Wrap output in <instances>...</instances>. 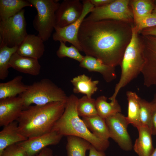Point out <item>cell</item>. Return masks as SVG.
I'll return each mask as SVG.
<instances>
[{"mask_svg": "<svg viewBox=\"0 0 156 156\" xmlns=\"http://www.w3.org/2000/svg\"><path fill=\"white\" fill-rule=\"evenodd\" d=\"M132 24L112 19H84L78 35L82 51L108 65L115 67L120 65L131 39Z\"/></svg>", "mask_w": 156, "mask_h": 156, "instance_id": "6da1fadb", "label": "cell"}, {"mask_svg": "<svg viewBox=\"0 0 156 156\" xmlns=\"http://www.w3.org/2000/svg\"><path fill=\"white\" fill-rule=\"evenodd\" d=\"M66 102L30 105L24 109L17 120L19 132L29 138L51 131L63 114Z\"/></svg>", "mask_w": 156, "mask_h": 156, "instance_id": "7a4b0ae2", "label": "cell"}, {"mask_svg": "<svg viewBox=\"0 0 156 156\" xmlns=\"http://www.w3.org/2000/svg\"><path fill=\"white\" fill-rule=\"evenodd\" d=\"M78 98L72 94L68 97L64 112L55 123L51 131H56L63 136H74L88 141L97 150L105 151L109 145V140L101 139L88 129L79 116L77 109Z\"/></svg>", "mask_w": 156, "mask_h": 156, "instance_id": "3957f363", "label": "cell"}, {"mask_svg": "<svg viewBox=\"0 0 156 156\" xmlns=\"http://www.w3.org/2000/svg\"><path fill=\"white\" fill-rule=\"evenodd\" d=\"M144 63L139 33L134 25L131 41L126 49L120 65L121 74L120 79L115 86L113 94L109 98L111 102H114L120 90L141 73Z\"/></svg>", "mask_w": 156, "mask_h": 156, "instance_id": "277c9868", "label": "cell"}, {"mask_svg": "<svg viewBox=\"0 0 156 156\" xmlns=\"http://www.w3.org/2000/svg\"><path fill=\"white\" fill-rule=\"evenodd\" d=\"M18 96L23 100L24 109L32 104L42 105L55 102H66L68 97L61 88L47 78L28 85L26 91Z\"/></svg>", "mask_w": 156, "mask_h": 156, "instance_id": "5b68a950", "label": "cell"}, {"mask_svg": "<svg viewBox=\"0 0 156 156\" xmlns=\"http://www.w3.org/2000/svg\"><path fill=\"white\" fill-rule=\"evenodd\" d=\"M37 11L33 25L44 41L48 40L56 26L55 12L60 3L57 0H28Z\"/></svg>", "mask_w": 156, "mask_h": 156, "instance_id": "8992f818", "label": "cell"}, {"mask_svg": "<svg viewBox=\"0 0 156 156\" xmlns=\"http://www.w3.org/2000/svg\"><path fill=\"white\" fill-rule=\"evenodd\" d=\"M25 10L0 22V45L18 47L27 35Z\"/></svg>", "mask_w": 156, "mask_h": 156, "instance_id": "52a82bcc", "label": "cell"}, {"mask_svg": "<svg viewBox=\"0 0 156 156\" xmlns=\"http://www.w3.org/2000/svg\"><path fill=\"white\" fill-rule=\"evenodd\" d=\"M130 0H113L102 7L95 8L85 19L93 21L112 19L134 23L132 11L129 5Z\"/></svg>", "mask_w": 156, "mask_h": 156, "instance_id": "ba28073f", "label": "cell"}, {"mask_svg": "<svg viewBox=\"0 0 156 156\" xmlns=\"http://www.w3.org/2000/svg\"><path fill=\"white\" fill-rule=\"evenodd\" d=\"M143 51L144 63L141 71L144 84L156 87V36L139 35ZM156 104V92L151 101Z\"/></svg>", "mask_w": 156, "mask_h": 156, "instance_id": "9c48e42d", "label": "cell"}, {"mask_svg": "<svg viewBox=\"0 0 156 156\" xmlns=\"http://www.w3.org/2000/svg\"><path fill=\"white\" fill-rule=\"evenodd\" d=\"M83 9L82 14L76 21L64 27L55 26V32L52 35L55 41L66 42L71 44L79 51H82L78 39V35L81 25L87 15L90 13L94 8L89 0L82 1Z\"/></svg>", "mask_w": 156, "mask_h": 156, "instance_id": "30bf717a", "label": "cell"}, {"mask_svg": "<svg viewBox=\"0 0 156 156\" xmlns=\"http://www.w3.org/2000/svg\"><path fill=\"white\" fill-rule=\"evenodd\" d=\"M109 137L116 142L122 150L131 151L133 146L128 133L129 123L126 117L121 112L118 113L105 119Z\"/></svg>", "mask_w": 156, "mask_h": 156, "instance_id": "8fae6325", "label": "cell"}, {"mask_svg": "<svg viewBox=\"0 0 156 156\" xmlns=\"http://www.w3.org/2000/svg\"><path fill=\"white\" fill-rule=\"evenodd\" d=\"M83 9L80 0H64L55 12L56 26L63 27L74 22L80 17Z\"/></svg>", "mask_w": 156, "mask_h": 156, "instance_id": "7c38bea8", "label": "cell"}, {"mask_svg": "<svg viewBox=\"0 0 156 156\" xmlns=\"http://www.w3.org/2000/svg\"><path fill=\"white\" fill-rule=\"evenodd\" d=\"M63 136L55 131L28 138L18 143L25 149L27 156H34L42 149L51 145H55L60 141Z\"/></svg>", "mask_w": 156, "mask_h": 156, "instance_id": "4fadbf2b", "label": "cell"}, {"mask_svg": "<svg viewBox=\"0 0 156 156\" xmlns=\"http://www.w3.org/2000/svg\"><path fill=\"white\" fill-rule=\"evenodd\" d=\"M23 110V100L19 96L0 99V126L17 120Z\"/></svg>", "mask_w": 156, "mask_h": 156, "instance_id": "5bb4252c", "label": "cell"}, {"mask_svg": "<svg viewBox=\"0 0 156 156\" xmlns=\"http://www.w3.org/2000/svg\"><path fill=\"white\" fill-rule=\"evenodd\" d=\"M44 42L38 35L28 34L18 47L16 53L22 56L38 60L45 51Z\"/></svg>", "mask_w": 156, "mask_h": 156, "instance_id": "9a60e30c", "label": "cell"}, {"mask_svg": "<svg viewBox=\"0 0 156 156\" xmlns=\"http://www.w3.org/2000/svg\"><path fill=\"white\" fill-rule=\"evenodd\" d=\"M79 66L89 71L100 73L107 82L112 81L116 77L115 67L106 65L99 59L92 56H84Z\"/></svg>", "mask_w": 156, "mask_h": 156, "instance_id": "2e32d148", "label": "cell"}, {"mask_svg": "<svg viewBox=\"0 0 156 156\" xmlns=\"http://www.w3.org/2000/svg\"><path fill=\"white\" fill-rule=\"evenodd\" d=\"M9 66L19 72L35 76L39 75L41 68L38 60L22 56L16 52L12 57Z\"/></svg>", "mask_w": 156, "mask_h": 156, "instance_id": "e0dca14e", "label": "cell"}, {"mask_svg": "<svg viewBox=\"0 0 156 156\" xmlns=\"http://www.w3.org/2000/svg\"><path fill=\"white\" fill-rule=\"evenodd\" d=\"M137 129L139 136L135 141L133 149L138 156H150L154 150L151 130L143 126Z\"/></svg>", "mask_w": 156, "mask_h": 156, "instance_id": "ac0fdd59", "label": "cell"}, {"mask_svg": "<svg viewBox=\"0 0 156 156\" xmlns=\"http://www.w3.org/2000/svg\"><path fill=\"white\" fill-rule=\"evenodd\" d=\"M27 139L19 132L17 122L14 121L3 126L0 132V154L8 146Z\"/></svg>", "mask_w": 156, "mask_h": 156, "instance_id": "d6986e66", "label": "cell"}, {"mask_svg": "<svg viewBox=\"0 0 156 156\" xmlns=\"http://www.w3.org/2000/svg\"><path fill=\"white\" fill-rule=\"evenodd\" d=\"M70 82L73 86L74 93L83 94L89 98H92L97 91L99 83L98 80H92L91 77L85 74L73 78Z\"/></svg>", "mask_w": 156, "mask_h": 156, "instance_id": "ffe728a7", "label": "cell"}, {"mask_svg": "<svg viewBox=\"0 0 156 156\" xmlns=\"http://www.w3.org/2000/svg\"><path fill=\"white\" fill-rule=\"evenodd\" d=\"M23 77L19 75L11 80L0 83V100L17 96L25 92L28 85L22 81Z\"/></svg>", "mask_w": 156, "mask_h": 156, "instance_id": "44dd1931", "label": "cell"}, {"mask_svg": "<svg viewBox=\"0 0 156 156\" xmlns=\"http://www.w3.org/2000/svg\"><path fill=\"white\" fill-rule=\"evenodd\" d=\"M82 119L94 136L103 140H109V133L105 119L97 115L90 117L82 118Z\"/></svg>", "mask_w": 156, "mask_h": 156, "instance_id": "7402d4cb", "label": "cell"}, {"mask_svg": "<svg viewBox=\"0 0 156 156\" xmlns=\"http://www.w3.org/2000/svg\"><path fill=\"white\" fill-rule=\"evenodd\" d=\"M26 7H33L28 0H0V21L14 16Z\"/></svg>", "mask_w": 156, "mask_h": 156, "instance_id": "603a6c76", "label": "cell"}, {"mask_svg": "<svg viewBox=\"0 0 156 156\" xmlns=\"http://www.w3.org/2000/svg\"><path fill=\"white\" fill-rule=\"evenodd\" d=\"M126 95L128 102L126 118L129 124L138 129L142 126L140 116V97L135 92L130 91L127 92Z\"/></svg>", "mask_w": 156, "mask_h": 156, "instance_id": "cb8c5ba5", "label": "cell"}, {"mask_svg": "<svg viewBox=\"0 0 156 156\" xmlns=\"http://www.w3.org/2000/svg\"><path fill=\"white\" fill-rule=\"evenodd\" d=\"M66 149L67 156H86L91 144L87 140L80 137L72 135L67 136Z\"/></svg>", "mask_w": 156, "mask_h": 156, "instance_id": "d4e9b609", "label": "cell"}, {"mask_svg": "<svg viewBox=\"0 0 156 156\" xmlns=\"http://www.w3.org/2000/svg\"><path fill=\"white\" fill-rule=\"evenodd\" d=\"M107 98L102 95L96 99V106L98 115L105 119L118 113L121 112V108L117 100L115 102H108Z\"/></svg>", "mask_w": 156, "mask_h": 156, "instance_id": "484cf974", "label": "cell"}, {"mask_svg": "<svg viewBox=\"0 0 156 156\" xmlns=\"http://www.w3.org/2000/svg\"><path fill=\"white\" fill-rule=\"evenodd\" d=\"M18 47H8L0 45V79L4 80L8 75L9 63L12 55L16 53Z\"/></svg>", "mask_w": 156, "mask_h": 156, "instance_id": "4316f807", "label": "cell"}, {"mask_svg": "<svg viewBox=\"0 0 156 156\" xmlns=\"http://www.w3.org/2000/svg\"><path fill=\"white\" fill-rule=\"evenodd\" d=\"M77 113L82 118L90 117L98 115L96 99L85 95L78 99L77 106Z\"/></svg>", "mask_w": 156, "mask_h": 156, "instance_id": "83f0119b", "label": "cell"}, {"mask_svg": "<svg viewBox=\"0 0 156 156\" xmlns=\"http://www.w3.org/2000/svg\"><path fill=\"white\" fill-rule=\"evenodd\" d=\"M134 17V20L152 13L154 5L152 1L149 0L130 1Z\"/></svg>", "mask_w": 156, "mask_h": 156, "instance_id": "f1b7e54d", "label": "cell"}, {"mask_svg": "<svg viewBox=\"0 0 156 156\" xmlns=\"http://www.w3.org/2000/svg\"><path fill=\"white\" fill-rule=\"evenodd\" d=\"M140 119L142 126H146L151 129L153 105L140 97Z\"/></svg>", "mask_w": 156, "mask_h": 156, "instance_id": "f546056e", "label": "cell"}, {"mask_svg": "<svg viewBox=\"0 0 156 156\" xmlns=\"http://www.w3.org/2000/svg\"><path fill=\"white\" fill-rule=\"evenodd\" d=\"M60 44L59 48L56 51V55L60 58L68 57L75 60L79 63L83 59L84 56L79 52V51L75 46L71 45L68 47L65 43L60 42Z\"/></svg>", "mask_w": 156, "mask_h": 156, "instance_id": "4dcf8cb0", "label": "cell"}, {"mask_svg": "<svg viewBox=\"0 0 156 156\" xmlns=\"http://www.w3.org/2000/svg\"><path fill=\"white\" fill-rule=\"evenodd\" d=\"M134 26L138 31L156 26V14L151 13L142 17L134 20Z\"/></svg>", "mask_w": 156, "mask_h": 156, "instance_id": "1f68e13d", "label": "cell"}, {"mask_svg": "<svg viewBox=\"0 0 156 156\" xmlns=\"http://www.w3.org/2000/svg\"><path fill=\"white\" fill-rule=\"evenodd\" d=\"M0 156H27L24 148L18 143L6 148L0 154Z\"/></svg>", "mask_w": 156, "mask_h": 156, "instance_id": "d6a6232c", "label": "cell"}, {"mask_svg": "<svg viewBox=\"0 0 156 156\" xmlns=\"http://www.w3.org/2000/svg\"><path fill=\"white\" fill-rule=\"evenodd\" d=\"M153 109L152 116L151 130L153 135H156V104L152 103Z\"/></svg>", "mask_w": 156, "mask_h": 156, "instance_id": "836d02e7", "label": "cell"}, {"mask_svg": "<svg viewBox=\"0 0 156 156\" xmlns=\"http://www.w3.org/2000/svg\"><path fill=\"white\" fill-rule=\"evenodd\" d=\"M95 8L103 6L111 2L113 0H89Z\"/></svg>", "mask_w": 156, "mask_h": 156, "instance_id": "e575fe53", "label": "cell"}, {"mask_svg": "<svg viewBox=\"0 0 156 156\" xmlns=\"http://www.w3.org/2000/svg\"><path fill=\"white\" fill-rule=\"evenodd\" d=\"M89 151L88 156H106L104 151L97 150L92 145H91Z\"/></svg>", "mask_w": 156, "mask_h": 156, "instance_id": "d590c367", "label": "cell"}, {"mask_svg": "<svg viewBox=\"0 0 156 156\" xmlns=\"http://www.w3.org/2000/svg\"><path fill=\"white\" fill-rule=\"evenodd\" d=\"M139 33L141 35L156 36V27H154L144 29Z\"/></svg>", "mask_w": 156, "mask_h": 156, "instance_id": "8d00e7d4", "label": "cell"}, {"mask_svg": "<svg viewBox=\"0 0 156 156\" xmlns=\"http://www.w3.org/2000/svg\"><path fill=\"white\" fill-rule=\"evenodd\" d=\"M36 156H53V150L46 147L42 149Z\"/></svg>", "mask_w": 156, "mask_h": 156, "instance_id": "74e56055", "label": "cell"}, {"mask_svg": "<svg viewBox=\"0 0 156 156\" xmlns=\"http://www.w3.org/2000/svg\"><path fill=\"white\" fill-rule=\"evenodd\" d=\"M150 156H156V147Z\"/></svg>", "mask_w": 156, "mask_h": 156, "instance_id": "f35d334b", "label": "cell"}, {"mask_svg": "<svg viewBox=\"0 0 156 156\" xmlns=\"http://www.w3.org/2000/svg\"><path fill=\"white\" fill-rule=\"evenodd\" d=\"M153 13L156 14V5L154 10H153Z\"/></svg>", "mask_w": 156, "mask_h": 156, "instance_id": "ab89813d", "label": "cell"}, {"mask_svg": "<svg viewBox=\"0 0 156 156\" xmlns=\"http://www.w3.org/2000/svg\"><path fill=\"white\" fill-rule=\"evenodd\" d=\"M55 156H58L57 155H55Z\"/></svg>", "mask_w": 156, "mask_h": 156, "instance_id": "60d3db41", "label": "cell"}]
</instances>
